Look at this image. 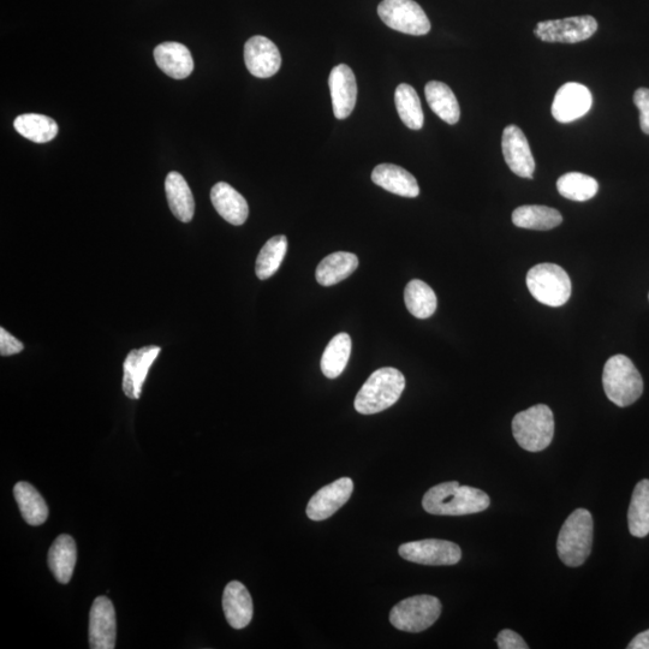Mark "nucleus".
I'll use <instances>...</instances> for the list:
<instances>
[{
	"label": "nucleus",
	"instance_id": "nucleus-10",
	"mask_svg": "<svg viewBox=\"0 0 649 649\" xmlns=\"http://www.w3.org/2000/svg\"><path fill=\"white\" fill-rule=\"evenodd\" d=\"M398 553L406 561L431 567L455 565L461 561V547L451 541L427 539L403 544Z\"/></svg>",
	"mask_w": 649,
	"mask_h": 649
},
{
	"label": "nucleus",
	"instance_id": "nucleus-37",
	"mask_svg": "<svg viewBox=\"0 0 649 649\" xmlns=\"http://www.w3.org/2000/svg\"><path fill=\"white\" fill-rule=\"evenodd\" d=\"M25 349V344L5 331L4 327L0 329V354L2 356H11L21 353Z\"/></svg>",
	"mask_w": 649,
	"mask_h": 649
},
{
	"label": "nucleus",
	"instance_id": "nucleus-17",
	"mask_svg": "<svg viewBox=\"0 0 649 649\" xmlns=\"http://www.w3.org/2000/svg\"><path fill=\"white\" fill-rule=\"evenodd\" d=\"M329 86L336 118H348L354 111L357 100V83L353 70L345 64L337 65L331 71Z\"/></svg>",
	"mask_w": 649,
	"mask_h": 649
},
{
	"label": "nucleus",
	"instance_id": "nucleus-26",
	"mask_svg": "<svg viewBox=\"0 0 649 649\" xmlns=\"http://www.w3.org/2000/svg\"><path fill=\"white\" fill-rule=\"evenodd\" d=\"M428 105L436 115L449 124L460 121L461 109L454 92L443 82L431 81L425 87Z\"/></svg>",
	"mask_w": 649,
	"mask_h": 649
},
{
	"label": "nucleus",
	"instance_id": "nucleus-35",
	"mask_svg": "<svg viewBox=\"0 0 649 649\" xmlns=\"http://www.w3.org/2000/svg\"><path fill=\"white\" fill-rule=\"evenodd\" d=\"M634 103L640 111V125L642 132L649 135V89H637L634 94Z\"/></svg>",
	"mask_w": 649,
	"mask_h": 649
},
{
	"label": "nucleus",
	"instance_id": "nucleus-18",
	"mask_svg": "<svg viewBox=\"0 0 649 649\" xmlns=\"http://www.w3.org/2000/svg\"><path fill=\"white\" fill-rule=\"evenodd\" d=\"M223 610L226 621L234 629H243L252 622L254 606L248 589L241 582L232 581L224 589Z\"/></svg>",
	"mask_w": 649,
	"mask_h": 649
},
{
	"label": "nucleus",
	"instance_id": "nucleus-15",
	"mask_svg": "<svg viewBox=\"0 0 649 649\" xmlns=\"http://www.w3.org/2000/svg\"><path fill=\"white\" fill-rule=\"evenodd\" d=\"M354 482L350 478L333 481L314 494L307 505V516L313 521H324L347 504L353 494Z\"/></svg>",
	"mask_w": 649,
	"mask_h": 649
},
{
	"label": "nucleus",
	"instance_id": "nucleus-2",
	"mask_svg": "<svg viewBox=\"0 0 649 649\" xmlns=\"http://www.w3.org/2000/svg\"><path fill=\"white\" fill-rule=\"evenodd\" d=\"M406 378L396 368L385 367L372 373L355 398V409L362 415L384 412L400 400Z\"/></svg>",
	"mask_w": 649,
	"mask_h": 649
},
{
	"label": "nucleus",
	"instance_id": "nucleus-27",
	"mask_svg": "<svg viewBox=\"0 0 649 649\" xmlns=\"http://www.w3.org/2000/svg\"><path fill=\"white\" fill-rule=\"evenodd\" d=\"M14 496L19 505L22 517L28 525L41 526L49 517V508L45 499L35 490L34 486L26 481L17 482L14 487Z\"/></svg>",
	"mask_w": 649,
	"mask_h": 649
},
{
	"label": "nucleus",
	"instance_id": "nucleus-28",
	"mask_svg": "<svg viewBox=\"0 0 649 649\" xmlns=\"http://www.w3.org/2000/svg\"><path fill=\"white\" fill-rule=\"evenodd\" d=\"M14 127L16 132L37 144H45L56 138L58 124L55 119L38 113H26L15 119Z\"/></svg>",
	"mask_w": 649,
	"mask_h": 649
},
{
	"label": "nucleus",
	"instance_id": "nucleus-21",
	"mask_svg": "<svg viewBox=\"0 0 649 649\" xmlns=\"http://www.w3.org/2000/svg\"><path fill=\"white\" fill-rule=\"evenodd\" d=\"M372 181L377 186L403 198H416L420 188L416 178L407 170L394 164H380L372 172Z\"/></svg>",
	"mask_w": 649,
	"mask_h": 649
},
{
	"label": "nucleus",
	"instance_id": "nucleus-33",
	"mask_svg": "<svg viewBox=\"0 0 649 649\" xmlns=\"http://www.w3.org/2000/svg\"><path fill=\"white\" fill-rule=\"evenodd\" d=\"M395 104L398 115L409 129L420 130L424 127V111H422L419 95L412 86L402 83L397 87Z\"/></svg>",
	"mask_w": 649,
	"mask_h": 649
},
{
	"label": "nucleus",
	"instance_id": "nucleus-23",
	"mask_svg": "<svg viewBox=\"0 0 649 649\" xmlns=\"http://www.w3.org/2000/svg\"><path fill=\"white\" fill-rule=\"evenodd\" d=\"M359 266V259L355 254L337 252L326 256L318 266L315 277L323 287H332L353 275Z\"/></svg>",
	"mask_w": 649,
	"mask_h": 649
},
{
	"label": "nucleus",
	"instance_id": "nucleus-12",
	"mask_svg": "<svg viewBox=\"0 0 649 649\" xmlns=\"http://www.w3.org/2000/svg\"><path fill=\"white\" fill-rule=\"evenodd\" d=\"M116 635L115 607L109 598L98 597L94 600L89 615V646L92 649H113Z\"/></svg>",
	"mask_w": 649,
	"mask_h": 649
},
{
	"label": "nucleus",
	"instance_id": "nucleus-7",
	"mask_svg": "<svg viewBox=\"0 0 649 649\" xmlns=\"http://www.w3.org/2000/svg\"><path fill=\"white\" fill-rule=\"evenodd\" d=\"M442 603L432 595H415L398 603L390 612V622L398 630L421 633L438 621Z\"/></svg>",
	"mask_w": 649,
	"mask_h": 649
},
{
	"label": "nucleus",
	"instance_id": "nucleus-11",
	"mask_svg": "<svg viewBox=\"0 0 649 649\" xmlns=\"http://www.w3.org/2000/svg\"><path fill=\"white\" fill-rule=\"evenodd\" d=\"M592 105V93L586 86L577 82L565 83L553 100L552 116L559 123H571L586 116Z\"/></svg>",
	"mask_w": 649,
	"mask_h": 649
},
{
	"label": "nucleus",
	"instance_id": "nucleus-8",
	"mask_svg": "<svg viewBox=\"0 0 649 649\" xmlns=\"http://www.w3.org/2000/svg\"><path fill=\"white\" fill-rule=\"evenodd\" d=\"M378 15L387 27L404 34L426 35L431 31V22L414 0H383Z\"/></svg>",
	"mask_w": 649,
	"mask_h": 649
},
{
	"label": "nucleus",
	"instance_id": "nucleus-31",
	"mask_svg": "<svg viewBox=\"0 0 649 649\" xmlns=\"http://www.w3.org/2000/svg\"><path fill=\"white\" fill-rule=\"evenodd\" d=\"M404 301H406L410 314L418 319L430 318L437 311L436 293L430 285L419 281V279H414L407 285L406 291H404Z\"/></svg>",
	"mask_w": 649,
	"mask_h": 649
},
{
	"label": "nucleus",
	"instance_id": "nucleus-4",
	"mask_svg": "<svg viewBox=\"0 0 649 649\" xmlns=\"http://www.w3.org/2000/svg\"><path fill=\"white\" fill-rule=\"evenodd\" d=\"M603 385L607 398L621 408L634 404L643 392L640 372L624 355L612 356L605 363Z\"/></svg>",
	"mask_w": 649,
	"mask_h": 649
},
{
	"label": "nucleus",
	"instance_id": "nucleus-25",
	"mask_svg": "<svg viewBox=\"0 0 649 649\" xmlns=\"http://www.w3.org/2000/svg\"><path fill=\"white\" fill-rule=\"evenodd\" d=\"M562 222L561 212L547 206H521L512 213V223L521 229L552 230L561 225Z\"/></svg>",
	"mask_w": 649,
	"mask_h": 649
},
{
	"label": "nucleus",
	"instance_id": "nucleus-34",
	"mask_svg": "<svg viewBox=\"0 0 649 649\" xmlns=\"http://www.w3.org/2000/svg\"><path fill=\"white\" fill-rule=\"evenodd\" d=\"M557 189L563 198L583 202L593 199L598 194L599 184L591 176L580 172H569L559 178Z\"/></svg>",
	"mask_w": 649,
	"mask_h": 649
},
{
	"label": "nucleus",
	"instance_id": "nucleus-38",
	"mask_svg": "<svg viewBox=\"0 0 649 649\" xmlns=\"http://www.w3.org/2000/svg\"><path fill=\"white\" fill-rule=\"evenodd\" d=\"M628 649H649V630L637 635L633 641L630 642Z\"/></svg>",
	"mask_w": 649,
	"mask_h": 649
},
{
	"label": "nucleus",
	"instance_id": "nucleus-6",
	"mask_svg": "<svg viewBox=\"0 0 649 649\" xmlns=\"http://www.w3.org/2000/svg\"><path fill=\"white\" fill-rule=\"evenodd\" d=\"M527 287L535 300L549 307H562L571 296L568 273L555 264L532 267L527 275Z\"/></svg>",
	"mask_w": 649,
	"mask_h": 649
},
{
	"label": "nucleus",
	"instance_id": "nucleus-20",
	"mask_svg": "<svg viewBox=\"0 0 649 649\" xmlns=\"http://www.w3.org/2000/svg\"><path fill=\"white\" fill-rule=\"evenodd\" d=\"M214 208L226 222L240 226L246 223L249 214L247 200L230 184L219 182L211 190Z\"/></svg>",
	"mask_w": 649,
	"mask_h": 649
},
{
	"label": "nucleus",
	"instance_id": "nucleus-32",
	"mask_svg": "<svg viewBox=\"0 0 649 649\" xmlns=\"http://www.w3.org/2000/svg\"><path fill=\"white\" fill-rule=\"evenodd\" d=\"M288 252V240L283 235L270 238L256 259L255 273L261 281L271 278L281 267Z\"/></svg>",
	"mask_w": 649,
	"mask_h": 649
},
{
	"label": "nucleus",
	"instance_id": "nucleus-22",
	"mask_svg": "<svg viewBox=\"0 0 649 649\" xmlns=\"http://www.w3.org/2000/svg\"><path fill=\"white\" fill-rule=\"evenodd\" d=\"M166 196L174 216L183 223L192 222L195 213V201L192 190L181 174L170 172L165 181Z\"/></svg>",
	"mask_w": 649,
	"mask_h": 649
},
{
	"label": "nucleus",
	"instance_id": "nucleus-29",
	"mask_svg": "<svg viewBox=\"0 0 649 649\" xmlns=\"http://www.w3.org/2000/svg\"><path fill=\"white\" fill-rule=\"evenodd\" d=\"M630 534L635 538H645L649 534V480L636 485L628 511Z\"/></svg>",
	"mask_w": 649,
	"mask_h": 649
},
{
	"label": "nucleus",
	"instance_id": "nucleus-14",
	"mask_svg": "<svg viewBox=\"0 0 649 649\" xmlns=\"http://www.w3.org/2000/svg\"><path fill=\"white\" fill-rule=\"evenodd\" d=\"M244 62L250 74L269 79L281 69L282 56L270 39L256 35L244 45Z\"/></svg>",
	"mask_w": 649,
	"mask_h": 649
},
{
	"label": "nucleus",
	"instance_id": "nucleus-1",
	"mask_svg": "<svg viewBox=\"0 0 649 649\" xmlns=\"http://www.w3.org/2000/svg\"><path fill=\"white\" fill-rule=\"evenodd\" d=\"M490 497L479 488L463 486L457 481L443 482L428 490L422 506L428 514L438 516H463L485 511Z\"/></svg>",
	"mask_w": 649,
	"mask_h": 649
},
{
	"label": "nucleus",
	"instance_id": "nucleus-5",
	"mask_svg": "<svg viewBox=\"0 0 649 649\" xmlns=\"http://www.w3.org/2000/svg\"><path fill=\"white\" fill-rule=\"evenodd\" d=\"M512 433L518 445L529 452H540L549 448L555 436V418L545 404H538L518 413L512 420Z\"/></svg>",
	"mask_w": 649,
	"mask_h": 649
},
{
	"label": "nucleus",
	"instance_id": "nucleus-19",
	"mask_svg": "<svg viewBox=\"0 0 649 649\" xmlns=\"http://www.w3.org/2000/svg\"><path fill=\"white\" fill-rule=\"evenodd\" d=\"M154 59L159 69L172 79H187L194 70L192 53L180 43L160 44L154 50Z\"/></svg>",
	"mask_w": 649,
	"mask_h": 649
},
{
	"label": "nucleus",
	"instance_id": "nucleus-3",
	"mask_svg": "<svg viewBox=\"0 0 649 649\" xmlns=\"http://www.w3.org/2000/svg\"><path fill=\"white\" fill-rule=\"evenodd\" d=\"M594 523L591 512L577 509L559 532L557 552L561 561L570 568L581 567L592 552Z\"/></svg>",
	"mask_w": 649,
	"mask_h": 649
},
{
	"label": "nucleus",
	"instance_id": "nucleus-30",
	"mask_svg": "<svg viewBox=\"0 0 649 649\" xmlns=\"http://www.w3.org/2000/svg\"><path fill=\"white\" fill-rule=\"evenodd\" d=\"M351 345L348 333H339L331 339L321 357V371L325 377L336 379L344 372L350 359Z\"/></svg>",
	"mask_w": 649,
	"mask_h": 649
},
{
	"label": "nucleus",
	"instance_id": "nucleus-9",
	"mask_svg": "<svg viewBox=\"0 0 649 649\" xmlns=\"http://www.w3.org/2000/svg\"><path fill=\"white\" fill-rule=\"evenodd\" d=\"M597 31V20L586 15L539 22L534 34L545 43L577 44L592 38Z\"/></svg>",
	"mask_w": 649,
	"mask_h": 649
},
{
	"label": "nucleus",
	"instance_id": "nucleus-36",
	"mask_svg": "<svg viewBox=\"0 0 649 649\" xmlns=\"http://www.w3.org/2000/svg\"><path fill=\"white\" fill-rule=\"evenodd\" d=\"M497 645L500 649H527L529 646L526 641L522 639L521 635L515 633L510 629L500 631L496 639Z\"/></svg>",
	"mask_w": 649,
	"mask_h": 649
},
{
	"label": "nucleus",
	"instance_id": "nucleus-16",
	"mask_svg": "<svg viewBox=\"0 0 649 649\" xmlns=\"http://www.w3.org/2000/svg\"><path fill=\"white\" fill-rule=\"evenodd\" d=\"M502 150L505 163L515 175L533 178L535 160L526 135L517 125H509L504 129Z\"/></svg>",
	"mask_w": 649,
	"mask_h": 649
},
{
	"label": "nucleus",
	"instance_id": "nucleus-13",
	"mask_svg": "<svg viewBox=\"0 0 649 649\" xmlns=\"http://www.w3.org/2000/svg\"><path fill=\"white\" fill-rule=\"evenodd\" d=\"M162 348L158 345L132 350L123 363V391L130 400H139L148 372Z\"/></svg>",
	"mask_w": 649,
	"mask_h": 649
},
{
	"label": "nucleus",
	"instance_id": "nucleus-24",
	"mask_svg": "<svg viewBox=\"0 0 649 649\" xmlns=\"http://www.w3.org/2000/svg\"><path fill=\"white\" fill-rule=\"evenodd\" d=\"M77 558L75 540L63 534L55 540L49 552V565L58 582L67 585L73 577Z\"/></svg>",
	"mask_w": 649,
	"mask_h": 649
}]
</instances>
